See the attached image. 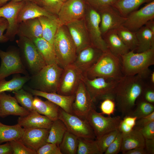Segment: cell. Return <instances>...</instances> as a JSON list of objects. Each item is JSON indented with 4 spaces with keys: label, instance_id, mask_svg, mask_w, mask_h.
Instances as JSON below:
<instances>
[{
    "label": "cell",
    "instance_id": "35",
    "mask_svg": "<svg viewBox=\"0 0 154 154\" xmlns=\"http://www.w3.org/2000/svg\"><path fill=\"white\" fill-rule=\"evenodd\" d=\"M30 79L28 75L21 76H17L11 80L5 79L0 80V93L5 92H13L22 88L24 84Z\"/></svg>",
    "mask_w": 154,
    "mask_h": 154
},
{
    "label": "cell",
    "instance_id": "58",
    "mask_svg": "<svg viewBox=\"0 0 154 154\" xmlns=\"http://www.w3.org/2000/svg\"><path fill=\"white\" fill-rule=\"evenodd\" d=\"M145 25L153 33H154V19L148 21Z\"/></svg>",
    "mask_w": 154,
    "mask_h": 154
},
{
    "label": "cell",
    "instance_id": "28",
    "mask_svg": "<svg viewBox=\"0 0 154 154\" xmlns=\"http://www.w3.org/2000/svg\"><path fill=\"white\" fill-rule=\"evenodd\" d=\"M42 28V37L53 46L54 38L59 28L62 25L58 18H51L46 16L38 18Z\"/></svg>",
    "mask_w": 154,
    "mask_h": 154
},
{
    "label": "cell",
    "instance_id": "24",
    "mask_svg": "<svg viewBox=\"0 0 154 154\" xmlns=\"http://www.w3.org/2000/svg\"><path fill=\"white\" fill-rule=\"evenodd\" d=\"M29 89V92L33 95L44 98L58 105L66 112L72 114V106L75 99V95L64 96L56 92L48 93L32 88Z\"/></svg>",
    "mask_w": 154,
    "mask_h": 154
},
{
    "label": "cell",
    "instance_id": "54",
    "mask_svg": "<svg viewBox=\"0 0 154 154\" xmlns=\"http://www.w3.org/2000/svg\"><path fill=\"white\" fill-rule=\"evenodd\" d=\"M137 120V117L128 115L125 116L122 119L125 123L133 128L135 125Z\"/></svg>",
    "mask_w": 154,
    "mask_h": 154
},
{
    "label": "cell",
    "instance_id": "16",
    "mask_svg": "<svg viewBox=\"0 0 154 154\" xmlns=\"http://www.w3.org/2000/svg\"><path fill=\"white\" fill-rule=\"evenodd\" d=\"M154 18V1L139 10L130 13L123 25L130 31L136 32L149 21Z\"/></svg>",
    "mask_w": 154,
    "mask_h": 154
},
{
    "label": "cell",
    "instance_id": "32",
    "mask_svg": "<svg viewBox=\"0 0 154 154\" xmlns=\"http://www.w3.org/2000/svg\"><path fill=\"white\" fill-rule=\"evenodd\" d=\"M154 0H116L113 7L121 16L126 17L142 4Z\"/></svg>",
    "mask_w": 154,
    "mask_h": 154
},
{
    "label": "cell",
    "instance_id": "38",
    "mask_svg": "<svg viewBox=\"0 0 154 154\" xmlns=\"http://www.w3.org/2000/svg\"><path fill=\"white\" fill-rule=\"evenodd\" d=\"M135 107L134 110H132L126 115L135 117L137 119L154 111L153 104L145 101L140 96L137 99Z\"/></svg>",
    "mask_w": 154,
    "mask_h": 154
},
{
    "label": "cell",
    "instance_id": "23",
    "mask_svg": "<svg viewBox=\"0 0 154 154\" xmlns=\"http://www.w3.org/2000/svg\"><path fill=\"white\" fill-rule=\"evenodd\" d=\"M46 16L55 19L57 16L47 11L42 7L34 2L25 1V3L19 11L17 17V22L19 23L27 20Z\"/></svg>",
    "mask_w": 154,
    "mask_h": 154
},
{
    "label": "cell",
    "instance_id": "52",
    "mask_svg": "<svg viewBox=\"0 0 154 154\" xmlns=\"http://www.w3.org/2000/svg\"><path fill=\"white\" fill-rule=\"evenodd\" d=\"M144 148L147 154H154V139H145Z\"/></svg>",
    "mask_w": 154,
    "mask_h": 154
},
{
    "label": "cell",
    "instance_id": "14",
    "mask_svg": "<svg viewBox=\"0 0 154 154\" xmlns=\"http://www.w3.org/2000/svg\"><path fill=\"white\" fill-rule=\"evenodd\" d=\"M25 1L12 0L0 7V18H4L8 22V26L4 35L9 40L12 39L17 34L19 25L18 15Z\"/></svg>",
    "mask_w": 154,
    "mask_h": 154
},
{
    "label": "cell",
    "instance_id": "19",
    "mask_svg": "<svg viewBox=\"0 0 154 154\" xmlns=\"http://www.w3.org/2000/svg\"><path fill=\"white\" fill-rule=\"evenodd\" d=\"M103 52L92 45L77 54L74 64L84 74L98 61Z\"/></svg>",
    "mask_w": 154,
    "mask_h": 154
},
{
    "label": "cell",
    "instance_id": "25",
    "mask_svg": "<svg viewBox=\"0 0 154 154\" xmlns=\"http://www.w3.org/2000/svg\"><path fill=\"white\" fill-rule=\"evenodd\" d=\"M17 34L32 40L42 37V28L38 18L29 19L19 23Z\"/></svg>",
    "mask_w": 154,
    "mask_h": 154
},
{
    "label": "cell",
    "instance_id": "41",
    "mask_svg": "<svg viewBox=\"0 0 154 154\" xmlns=\"http://www.w3.org/2000/svg\"><path fill=\"white\" fill-rule=\"evenodd\" d=\"M119 132L118 129L106 133L96 140L101 154L104 153Z\"/></svg>",
    "mask_w": 154,
    "mask_h": 154
},
{
    "label": "cell",
    "instance_id": "10",
    "mask_svg": "<svg viewBox=\"0 0 154 154\" xmlns=\"http://www.w3.org/2000/svg\"><path fill=\"white\" fill-rule=\"evenodd\" d=\"M84 75L74 64L63 69L57 93L64 96L75 95Z\"/></svg>",
    "mask_w": 154,
    "mask_h": 154
},
{
    "label": "cell",
    "instance_id": "30",
    "mask_svg": "<svg viewBox=\"0 0 154 154\" xmlns=\"http://www.w3.org/2000/svg\"><path fill=\"white\" fill-rule=\"evenodd\" d=\"M138 45L135 51L141 52L154 47V33L144 25L136 32Z\"/></svg>",
    "mask_w": 154,
    "mask_h": 154
},
{
    "label": "cell",
    "instance_id": "33",
    "mask_svg": "<svg viewBox=\"0 0 154 154\" xmlns=\"http://www.w3.org/2000/svg\"><path fill=\"white\" fill-rule=\"evenodd\" d=\"M23 132L24 128L18 124L9 125L0 122V144L13 140L20 139Z\"/></svg>",
    "mask_w": 154,
    "mask_h": 154
},
{
    "label": "cell",
    "instance_id": "51",
    "mask_svg": "<svg viewBox=\"0 0 154 154\" xmlns=\"http://www.w3.org/2000/svg\"><path fill=\"white\" fill-rule=\"evenodd\" d=\"M8 26V22L7 20L0 23V43L7 42L9 40L3 35L6 29H7Z\"/></svg>",
    "mask_w": 154,
    "mask_h": 154
},
{
    "label": "cell",
    "instance_id": "49",
    "mask_svg": "<svg viewBox=\"0 0 154 154\" xmlns=\"http://www.w3.org/2000/svg\"><path fill=\"white\" fill-rule=\"evenodd\" d=\"M136 129L140 132L145 139H154V121L143 127Z\"/></svg>",
    "mask_w": 154,
    "mask_h": 154
},
{
    "label": "cell",
    "instance_id": "7",
    "mask_svg": "<svg viewBox=\"0 0 154 154\" xmlns=\"http://www.w3.org/2000/svg\"><path fill=\"white\" fill-rule=\"evenodd\" d=\"M86 119L92 129L97 139L106 133L118 129L122 120L119 116H104L94 108L90 110Z\"/></svg>",
    "mask_w": 154,
    "mask_h": 154
},
{
    "label": "cell",
    "instance_id": "2",
    "mask_svg": "<svg viewBox=\"0 0 154 154\" xmlns=\"http://www.w3.org/2000/svg\"><path fill=\"white\" fill-rule=\"evenodd\" d=\"M120 58L124 76L139 74L147 79L151 72L149 67L154 64V47L141 52L130 50Z\"/></svg>",
    "mask_w": 154,
    "mask_h": 154
},
{
    "label": "cell",
    "instance_id": "6",
    "mask_svg": "<svg viewBox=\"0 0 154 154\" xmlns=\"http://www.w3.org/2000/svg\"><path fill=\"white\" fill-rule=\"evenodd\" d=\"M119 80L102 77L90 79L84 75L82 79L94 102L108 98L114 100L116 88Z\"/></svg>",
    "mask_w": 154,
    "mask_h": 154
},
{
    "label": "cell",
    "instance_id": "8",
    "mask_svg": "<svg viewBox=\"0 0 154 154\" xmlns=\"http://www.w3.org/2000/svg\"><path fill=\"white\" fill-rule=\"evenodd\" d=\"M84 19L91 45L102 52L108 50L100 30V14L88 3Z\"/></svg>",
    "mask_w": 154,
    "mask_h": 154
},
{
    "label": "cell",
    "instance_id": "59",
    "mask_svg": "<svg viewBox=\"0 0 154 154\" xmlns=\"http://www.w3.org/2000/svg\"><path fill=\"white\" fill-rule=\"evenodd\" d=\"M148 78H149V83L154 85V72L151 71Z\"/></svg>",
    "mask_w": 154,
    "mask_h": 154
},
{
    "label": "cell",
    "instance_id": "45",
    "mask_svg": "<svg viewBox=\"0 0 154 154\" xmlns=\"http://www.w3.org/2000/svg\"><path fill=\"white\" fill-rule=\"evenodd\" d=\"M114 100L111 98H106L102 100L100 106L101 114L110 116L114 112L116 106Z\"/></svg>",
    "mask_w": 154,
    "mask_h": 154
},
{
    "label": "cell",
    "instance_id": "21",
    "mask_svg": "<svg viewBox=\"0 0 154 154\" xmlns=\"http://www.w3.org/2000/svg\"><path fill=\"white\" fill-rule=\"evenodd\" d=\"M99 13L102 36L109 31L116 29L123 25L126 19V17L121 15L113 7Z\"/></svg>",
    "mask_w": 154,
    "mask_h": 154
},
{
    "label": "cell",
    "instance_id": "15",
    "mask_svg": "<svg viewBox=\"0 0 154 154\" xmlns=\"http://www.w3.org/2000/svg\"><path fill=\"white\" fill-rule=\"evenodd\" d=\"M94 102L82 80L75 94V99L72 106V114L86 120L90 110L95 109Z\"/></svg>",
    "mask_w": 154,
    "mask_h": 154
},
{
    "label": "cell",
    "instance_id": "56",
    "mask_svg": "<svg viewBox=\"0 0 154 154\" xmlns=\"http://www.w3.org/2000/svg\"><path fill=\"white\" fill-rule=\"evenodd\" d=\"M122 153L123 154H147L144 147L136 148Z\"/></svg>",
    "mask_w": 154,
    "mask_h": 154
},
{
    "label": "cell",
    "instance_id": "3",
    "mask_svg": "<svg viewBox=\"0 0 154 154\" xmlns=\"http://www.w3.org/2000/svg\"><path fill=\"white\" fill-rule=\"evenodd\" d=\"M84 75L90 79L102 77L119 80L124 76L120 58L109 50L103 52L96 63Z\"/></svg>",
    "mask_w": 154,
    "mask_h": 154
},
{
    "label": "cell",
    "instance_id": "20",
    "mask_svg": "<svg viewBox=\"0 0 154 154\" xmlns=\"http://www.w3.org/2000/svg\"><path fill=\"white\" fill-rule=\"evenodd\" d=\"M1 112L0 117L4 118L10 115L22 116L27 115L30 112L20 106L14 97L5 92L0 93Z\"/></svg>",
    "mask_w": 154,
    "mask_h": 154
},
{
    "label": "cell",
    "instance_id": "61",
    "mask_svg": "<svg viewBox=\"0 0 154 154\" xmlns=\"http://www.w3.org/2000/svg\"><path fill=\"white\" fill-rule=\"evenodd\" d=\"M62 3L66 1V0H60Z\"/></svg>",
    "mask_w": 154,
    "mask_h": 154
},
{
    "label": "cell",
    "instance_id": "1",
    "mask_svg": "<svg viewBox=\"0 0 154 154\" xmlns=\"http://www.w3.org/2000/svg\"><path fill=\"white\" fill-rule=\"evenodd\" d=\"M146 79L139 74L123 76L116 87L114 100L119 111L123 116L131 112L141 96L147 83Z\"/></svg>",
    "mask_w": 154,
    "mask_h": 154
},
{
    "label": "cell",
    "instance_id": "36",
    "mask_svg": "<svg viewBox=\"0 0 154 154\" xmlns=\"http://www.w3.org/2000/svg\"><path fill=\"white\" fill-rule=\"evenodd\" d=\"M78 139V137L67 130L59 145L62 154H77Z\"/></svg>",
    "mask_w": 154,
    "mask_h": 154
},
{
    "label": "cell",
    "instance_id": "55",
    "mask_svg": "<svg viewBox=\"0 0 154 154\" xmlns=\"http://www.w3.org/2000/svg\"><path fill=\"white\" fill-rule=\"evenodd\" d=\"M133 128L129 126L121 120L118 129L122 134L127 133L131 131Z\"/></svg>",
    "mask_w": 154,
    "mask_h": 154
},
{
    "label": "cell",
    "instance_id": "47",
    "mask_svg": "<svg viewBox=\"0 0 154 154\" xmlns=\"http://www.w3.org/2000/svg\"><path fill=\"white\" fill-rule=\"evenodd\" d=\"M37 152V154H62L59 146L47 142L40 148Z\"/></svg>",
    "mask_w": 154,
    "mask_h": 154
},
{
    "label": "cell",
    "instance_id": "39",
    "mask_svg": "<svg viewBox=\"0 0 154 154\" xmlns=\"http://www.w3.org/2000/svg\"><path fill=\"white\" fill-rule=\"evenodd\" d=\"M77 154H101L96 141L94 139L78 138Z\"/></svg>",
    "mask_w": 154,
    "mask_h": 154
},
{
    "label": "cell",
    "instance_id": "17",
    "mask_svg": "<svg viewBox=\"0 0 154 154\" xmlns=\"http://www.w3.org/2000/svg\"><path fill=\"white\" fill-rule=\"evenodd\" d=\"M76 46L77 54L91 45L84 18L66 25Z\"/></svg>",
    "mask_w": 154,
    "mask_h": 154
},
{
    "label": "cell",
    "instance_id": "31",
    "mask_svg": "<svg viewBox=\"0 0 154 154\" xmlns=\"http://www.w3.org/2000/svg\"><path fill=\"white\" fill-rule=\"evenodd\" d=\"M32 40L46 65L57 64L55 54L53 46L52 44L42 37L37 38Z\"/></svg>",
    "mask_w": 154,
    "mask_h": 154
},
{
    "label": "cell",
    "instance_id": "27",
    "mask_svg": "<svg viewBox=\"0 0 154 154\" xmlns=\"http://www.w3.org/2000/svg\"><path fill=\"white\" fill-rule=\"evenodd\" d=\"M35 110L40 114L45 116L52 121L58 119L60 107L47 100L44 101L35 96L33 102Z\"/></svg>",
    "mask_w": 154,
    "mask_h": 154
},
{
    "label": "cell",
    "instance_id": "60",
    "mask_svg": "<svg viewBox=\"0 0 154 154\" xmlns=\"http://www.w3.org/2000/svg\"><path fill=\"white\" fill-rule=\"evenodd\" d=\"M6 20V19L3 18H0V23H2L4 21Z\"/></svg>",
    "mask_w": 154,
    "mask_h": 154
},
{
    "label": "cell",
    "instance_id": "9",
    "mask_svg": "<svg viewBox=\"0 0 154 154\" xmlns=\"http://www.w3.org/2000/svg\"><path fill=\"white\" fill-rule=\"evenodd\" d=\"M58 118L65 124L67 130L78 138L94 139L96 137L87 121L60 108Z\"/></svg>",
    "mask_w": 154,
    "mask_h": 154
},
{
    "label": "cell",
    "instance_id": "18",
    "mask_svg": "<svg viewBox=\"0 0 154 154\" xmlns=\"http://www.w3.org/2000/svg\"><path fill=\"white\" fill-rule=\"evenodd\" d=\"M50 129L39 128H24L20 140L29 147L37 151L46 144Z\"/></svg>",
    "mask_w": 154,
    "mask_h": 154
},
{
    "label": "cell",
    "instance_id": "50",
    "mask_svg": "<svg viewBox=\"0 0 154 154\" xmlns=\"http://www.w3.org/2000/svg\"><path fill=\"white\" fill-rule=\"evenodd\" d=\"M154 121V111L150 114L137 119L133 128L138 129L143 127Z\"/></svg>",
    "mask_w": 154,
    "mask_h": 154
},
{
    "label": "cell",
    "instance_id": "34",
    "mask_svg": "<svg viewBox=\"0 0 154 154\" xmlns=\"http://www.w3.org/2000/svg\"><path fill=\"white\" fill-rule=\"evenodd\" d=\"M67 130L65 124L60 119L53 121L49 129L47 142L55 144L59 146Z\"/></svg>",
    "mask_w": 154,
    "mask_h": 154
},
{
    "label": "cell",
    "instance_id": "12",
    "mask_svg": "<svg viewBox=\"0 0 154 154\" xmlns=\"http://www.w3.org/2000/svg\"><path fill=\"white\" fill-rule=\"evenodd\" d=\"M87 5L86 0H66L63 2L57 15L62 25L84 18Z\"/></svg>",
    "mask_w": 154,
    "mask_h": 154
},
{
    "label": "cell",
    "instance_id": "11",
    "mask_svg": "<svg viewBox=\"0 0 154 154\" xmlns=\"http://www.w3.org/2000/svg\"><path fill=\"white\" fill-rule=\"evenodd\" d=\"M20 38L19 44L22 49L25 62L29 70L34 75L46 64L33 41L26 37Z\"/></svg>",
    "mask_w": 154,
    "mask_h": 154
},
{
    "label": "cell",
    "instance_id": "43",
    "mask_svg": "<svg viewBox=\"0 0 154 154\" xmlns=\"http://www.w3.org/2000/svg\"><path fill=\"white\" fill-rule=\"evenodd\" d=\"M116 0H86L87 3L94 9L100 12L113 7Z\"/></svg>",
    "mask_w": 154,
    "mask_h": 154
},
{
    "label": "cell",
    "instance_id": "53",
    "mask_svg": "<svg viewBox=\"0 0 154 154\" xmlns=\"http://www.w3.org/2000/svg\"><path fill=\"white\" fill-rule=\"evenodd\" d=\"M13 154V151L9 142L0 144V154Z\"/></svg>",
    "mask_w": 154,
    "mask_h": 154
},
{
    "label": "cell",
    "instance_id": "42",
    "mask_svg": "<svg viewBox=\"0 0 154 154\" xmlns=\"http://www.w3.org/2000/svg\"><path fill=\"white\" fill-rule=\"evenodd\" d=\"M9 142L12 149L13 154H37L36 151L26 146L20 139Z\"/></svg>",
    "mask_w": 154,
    "mask_h": 154
},
{
    "label": "cell",
    "instance_id": "46",
    "mask_svg": "<svg viewBox=\"0 0 154 154\" xmlns=\"http://www.w3.org/2000/svg\"><path fill=\"white\" fill-rule=\"evenodd\" d=\"M122 133L119 131L116 138L107 149L105 154H117L121 150Z\"/></svg>",
    "mask_w": 154,
    "mask_h": 154
},
{
    "label": "cell",
    "instance_id": "57",
    "mask_svg": "<svg viewBox=\"0 0 154 154\" xmlns=\"http://www.w3.org/2000/svg\"><path fill=\"white\" fill-rule=\"evenodd\" d=\"M12 0L17 1H29L35 3L38 5L41 6V3L40 0H0V7L6 4L7 1Z\"/></svg>",
    "mask_w": 154,
    "mask_h": 154
},
{
    "label": "cell",
    "instance_id": "4",
    "mask_svg": "<svg viewBox=\"0 0 154 154\" xmlns=\"http://www.w3.org/2000/svg\"><path fill=\"white\" fill-rule=\"evenodd\" d=\"M53 47L57 64L63 69L73 64L77 53L74 42L66 25H62L55 35Z\"/></svg>",
    "mask_w": 154,
    "mask_h": 154
},
{
    "label": "cell",
    "instance_id": "5",
    "mask_svg": "<svg viewBox=\"0 0 154 154\" xmlns=\"http://www.w3.org/2000/svg\"><path fill=\"white\" fill-rule=\"evenodd\" d=\"M63 70L57 64L46 65L32 77L35 89L46 92L57 93Z\"/></svg>",
    "mask_w": 154,
    "mask_h": 154
},
{
    "label": "cell",
    "instance_id": "22",
    "mask_svg": "<svg viewBox=\"0 0 154 154\" xmlns=\"http://www.w3.org/2000/svg\"><path fill=\"white\" fill-rule=\"evenodd\" d=\"M53 121L35 110L30 112L27 115L20 116L17 123L23 128H39L50 129Z\"/></svg>",
    "mask_w": 154,
    "mask_h": 154
},
{
    "label": "cell",
    "instance_id": "26",
    "mask_svg": "<svg viewBox=\"0 0 154 154\" xmlns=\"http://www.w3.org/2000/svg\"><path fill=\"white\" fill-rule=\"evenodd\" d=\"M108 49L114 55L120 57L130 50L123 43L115 29L109 31L103 36Z\"/></svg>",
    "mask_w": 154,
    "mask_h": 154
},
{
    "label": "cell",
    "instance_id": "37",
    "mask_svg": "<svg viewBox=\"0 0 154 154\" xmlns=\"http://www.w3.org/2000/svg\"><path fill=\"white\" fill-rule=\"evenodd\" d=\"M115 30L121 40L129 50L135 52L138 45L135 32L130 31L123 25Z\"/></svg>",
    "mask_w": 154,
    "mask_h": 154
},
{
    "label": "cell",
    "instance_id": "40",
    "mask_svg": "<svg viewBox=\"0 0 154 154\" xmlns=\"http://www.w3.org/2000/svg\"><path fill=\"white\" fill-rule=\"evenodd\" d=\"M18 102L29 112L35 110L33 102L34 97L30 92H27L23 89L12 92Z\"/></svg>",
    "mask_w": 154,
    "mask_h": 154
},
{
    "label": "cell",
    "instance_id": "62",
    "mask_svg": "<svg viewBox=\"0 0 154 154\" xmlns=\"http://www.w3.org/2000/svg\"><path fill=\"white\" fill-rule=\"evenodd\" d=\"M0 112H1V104H0Z\"/></svg>",
    "mask_w": 154,
    "mask_h": 154
},
{
    "label": "cell",
    "instance_id": "13",
    "mask_svg": "<svg viewBox=\"0 0 154 154\" xmlns=\"http://www.w3.org/2000/svg\"><path fill=\"white\" fill-rule=\"evenodd\" d=\"M0 80L12 74L28 73L19 53L16 51L5 52L0 50Z\"/></svg>",
    "mask_w": 154,
    "mask_h": 154
},
{
    "label": "cell",
    "instance_id": "48",
    "mask_svg": "<svg viewBox=\"0 0 154 154\" xmlns=\"http://www.w3.org/2000/svg\"><path fill=\"white\" fill-rule=\"evenodd\" d=\"M140 97L145 101L153 104L154 103V85L147 82Z\"/></svg>",
    "mask_w": 154,
    "mask_h": 154
},
{
    "label": "cell",
    "instance_id": "29",
    "mask_svg": "<svg viewBox=\"0 0 154 154\" xmlns=\"http://www.w3.org/2000/svg\"><path fill=\"white\" fill-rule=\"evenodd\" d=\"M145 139L137 129L133 128L130 132L122 134L121 151L122 152L140 147H144Z\"/></svg>",
    "mask_w": 154,
    "mask_h": 154
},
{
    "label": "cell",
    "instance_id": "44",
    "mask_svg": "<svg viewBox=\"0 0 154 154\" xmlns=\"http://www.w3.org/2000/svg\"><path fill=\"white\" fill-rule=\"evenodd\" d=\"M41 6L50 13L57 16L63 3L60 0H40Z\"/></svg>",
    "mask_w": 154,
    "mask_h": 154
}]
</instances>
